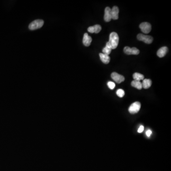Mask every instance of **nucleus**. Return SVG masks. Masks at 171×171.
Wrapping results in <instances>:
<instances>
[{"instance_id": "nucleus-1", "label": "nucleus", "mask_w": 171, "mask_h": 171, "mask_svg": "<svg viewBox=\"0 0 171 171\" xmlns=\"http://www.w3.org/2000/svg\"><path fill=\"white\" fill-rule=\"evenodd\" d=\"M108 43L109 46L111 48L112 50H114L117 48L119 43V36L117 33L115 32L111 33Z\"/></svg>"}, {"instance_id": "nucleus-2", "label": "nucleus", "mask_w": 171, "mask_h": 171, "mask_svg": "<svg viewBox=\"0 0 171 171\" xmlns=\"http://www.w3.org/2000/svg\"><path fill=\"white\" fill-rule=\"evenodd\" d=\"M44 24V21L42 20H36L30 23L29 28L30 30H35L41 28Z\"/></svg>"}, {"instance_id": "nucleus-3", "label": "nucleus", "mask_w": 171, "mask_h": 171, "mask_svg": "<svg viewBox=\"0 0 171 171\" xmlns=\"http://www.w3.org/2000/svg\"><path fill=\"white\" fill-rule=\"evenodd\" d=\"M137 38L139 41H142L148 44H151L153 41V38L152 36L145 35L141 33L137 35Z\"/></svg>"}, {"instance_id": "nucleus-4", "label": "nucleus", "mask_w": 171, "mask_h": 171, "mask_svg": "<svg viewBox=\"0 0 171 171\" xmlns=\"http://www.w3.org/2000/svg\"><path fill=\"white\" fill-rule=\"evenodd\" d=\"M141 108V103L139 102H135L132 104L128 109V111L130 114H136Z\"/></svg>"}, {"instance_id": "nucleus-5", "label": "nucleus", "mask_w": 171, "mask_h": 171, "mask_svg": "<svg viewBox=\"0 0 171 171\" xmlns=\"http://www.w3.org/2000/svg\"><path fill=\"white\" fill-rule=\"evenodd\" d=\"M139 28L141 31L145 34H148L151 32L152 26L149 23L147 22L141 23L139 25Z\"/></svg>"}, {"instance_id": "nucleus-6", "label": "nucleus", "mask_w": 171, "mask_h": 171, "mask_svg": "<svg viewBox=\"0 0 171 171\" xmlns=\"http://www.w3.org/2000/svg\"><path fill=\"white\" fill-rule=\"evenodd\" d=\"M124 52L125 54L127 55H138L139 54V50L136 48L133 47L132 48L129 47H125L124 48Z\"/></svg>"}, {"instance_id": "nucleus-7", "label": "nucleus", "mask_w": 171, "mask_h": 171, "mask_svg": "<svg viewBox=\"0 0 171 171\" xmlns=\"http://www.w3.org/2000/svg\"><path fill=\"white\" fill-rule=\"evenodd\" d=\"M112 79L117 83H121L125 80V77L119 74L117 72H113L111 75Z\"/></svg>"}, {"instance_id": "nucleus-8", "label": "nucleus", "mask_w": 171, "mask_h": 171, "mask_svg": "<svg viewBox=\"0 0 171 171\" xmlns=\"http://www.w3.org/2000/svg\"><path fill=\"white\" fill-rule=\"evenodd\" d=\"M102 28L100 25L96 24L93 26H90L88 29V31L91 33H98L101 30Z\"/></svg>"}, {"instance_id": "nucleus-9", "label": "nucleus", "mask_w": 171, "mask_h": 171, "mask_svg": "<svg viewBox=\"0 0 171 171\" xmlns=\"http://www.w3.org/2000/svg\"><path fill=\"white\" fill-rule=\"evenodd\" d=\"M111 19L113 20H117L118 19V14H119V9L118 7L115 6L111 9Z\"/></svg>"}, {"instance_id": "nucleus-10", "label": "nucleus", "mask_w": 171, "mask_h": 171, "mask_svg": "<svg viewBox=\"0 0 171 171\" xmlns=\"http://www.w3.org/2000/svg\"><path fill=\"white\" fill-rule=\"evenodd\" d=\"M92 41V39L91 37L88 35L87 33H85L84 35L83 39V43L84 45L86 47L89 46L91 44Z\"/></svg>"}, {"instance_id": "nucleus-11", "label": "nucleus", "mask_w": 171, "mask_h": 171, "mask_svg": "<svg viewBox=\"0 0 171 171\" xmlns=\"http://www.w3.org/2000/svg\"><path fill=\"white\" fill-rule=\"evenodd\" d=\"M111 8L109 7H107L105 9V14H104V20L106 22H109L111 19Z\"/></svg>"}, {"instance_id": "nucleus-12", "label": "nucleus", "mask_w": 171, "mask_h": 171, "mask_svg": "<svg viewBox=\"0 0 171 171\" xmlns=\"http://www.w3.org/2000/svg\"><path fill=\"white\" fill-rule=\"evenodd\" d=\"M168 49L167 47H163L158 50L157 52V55L160 58H163L165 56L167 52Z\"/></svg>"}, {"instance_id": "nucleus-13", "label": "nucleus", "mask_w": 171, "mask_h": 171, "mask_svg": "<svg viewBox=\"0 0 171 171\" xmlns=\"http://www.w3.org/2000/svg\"><path fill=\"white\" fill-rule=\"evenodd\" d=\"M99 57H100V60L104 64H108L110 62V58L109 55H107L103 53H99Z\"/></svg>"}, {"instance_id": "nucleus-14", "label": "nucleus", "mask_w": 171, "mask_h": 171, "mask_svg": "<svg viewBox=\"0 0 171 171\" xmlns=\"http://www.w3.org/2000/svg\"><path fill=\"white\" fill-rule=\"evenodd\" d=\"M142 88L148 89L152 85V80L150 79H144L142 83Z\"/></svg>"}, {"instance_id": "nucleus-15", "label": "nucleus", "mask_w": 171, "mask_h": 171, "mask_svg": "<svg viewBox=\"0 0 171 171\" xmlns=\"http://www.w3.org/2000/svg\"><path fill=\"white\" fill-rule=\"evenodd\" d=\"M111 51V47L109 46L108 42H107L106 47L103 48L102 53H103V54H106V55H109V54H110Z\"/></svg>"}, {"instance_id": "nucleus-16", "label": "nucleus", "mask_w": 171, "mask_h": 171, "mask_svg": "<svg viewBox=\"0 0 171 171\" xmlns=\"http://www.w3.org/2000/svg\"><path fill=\"white\" fill-rule=\"evenodd\" d=\"M131 86L139 90H141L142 88V83L139 81L134 80L131 82Z\"/></svg>"}, {"instance_id": "nucleus-17", "label": "nucleus", "mask_w": 171, "mask_h": 171, "mask_svg": "<svg viewBox=\"0 0 171 171\" xmlns=\"http://www.w3.org/2000/svg\"><path fill=\"white\" fill-rule=\"evenodd\" d=\"M133 77L134 80H136V81H140V80L144 79V76L143 74H141L140 73H137V72L134 73Z\"/></svg>"}, {"instance_id": "nucleus-18", "label": "nucleus", "mask_w": 171, "mask_h": 171, "mask_svg": "<svg viewBox=\"0 0 171 171\" xmlns=\"http://www.w3.org/2000/svg\"><path fill=\"white\" fill-rule=\"evenodd\" d=\"M116 94L117 95L118 97H120V98H122V97H124V95H125V91L124 90L122 89H118V90L117 91V92Z\"/></svg>"}, {"instance_id": "nucleus-19", "label": "nucleus", "mask_w": 171, "mask_h": 171, "mask_svg": "<svg viewBox=\"0 0 171 171\" xmlns=\"http://www.w3.org/2000/svg\"><path fill=\"white\" fill-rule=\"evenodd\" d=\"M115 86L116 85H115V83L112 82V81H109L107 83V86L111 90L114 89V88H115Z\"/></svg>"}, {"instance_id": "nucleus-20", "label": "nucleus", "mask_w": 171, "mask_h": 171, "mask_svg": "<svg viewBox=\"0 0 171 171\" xmlns=\"http://www.w3.org/2000/svg\"><path fill=\"white\" fill-rule=\"evenodd\" d=\"M144 130V127L143 126H141L138 130V132L140 133H142V132H143Z\"/></svg>"}, {"instance_id": "nucleus-21", "label": "nucleus", "mask_w": 171, "mask_h": 171, "mask_svg": "<svg viewBox=\"0 0 171 171\" xmlns=\"http://www.w3.org/2000/svg\"><path fill=\"white\" fill-rule=\"evenodd\" d=\"M152 134V131L150 130H148L146 132V135L148 137H150Z\"/></svg>"}]
</instances>
